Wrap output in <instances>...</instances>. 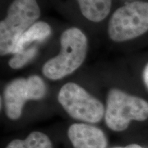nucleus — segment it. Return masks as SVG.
Here are the masks:
<instances>
[{
    "label": "nucleus",
    "instance_id": "7",
    "mask_svg": "<svg viewBox=\"0 0 148 148\" xmlns=\"http://www.w3.org/2000/svg\"><path fill=\"white\" fill-rule=\"evenodd\" d=\"M51 34V27L45 21H37L25 32L16 42L8 65L19 69L28 64L37 53V44L44 41Z\"/></svg>",
    "mask_w": 148,
    "mask_h": 148
},
{
    "label": "nucleus",
    "instance_id": "10",
    "mask_svg": "<svg viewBox=\"0 0 148 148\" xmlns=\"http://www.w3.org/2000/svg\"><path fill=\"white\" fill-rule=\"evenodd\" d=\"M6 148H53L50 139L40 132H32L24 140L12 141Z\"/></svg>",
    "mask_w": 148,
    "mask_h": 148
},
{
    "label": "nucleus",
    "instance_id": "5",
    "mask_svg": "<svg viewBox=\"0 0 148 148\" xmlns=\"http://www.w3.org/2000/svg\"><path fill=\"white\" fill-rule=\"evenodd\" d=\"M58 102L72 118L86 123L101 121L106 114L103 104L79 85H64L58 95Z\"/></svg>",
    "mask_w": 148,
    "mask_h": 148
},
{
    "label": "nucleus",
    "instance_id": "12",
    "mask_svg": "<svg viewBox=\"0 0 148 148\" xmlns=\"http://www.w3.org/2000/svg\"><path fill=\"white\" fill-rule=\"evenodd\" d=\"M114 148H143L141 146H139L138 144H131V145H128V146H126V147H114Z\"/></svg>",
    "mask_w": 148,
    "mask_h": 148
},
{
    "label": "nucleus",
    "instance_id": "4",
    "mask_svg": "<svg viewBox=\"0 0 148 148\" xmlns=\"http://www.w3.org/2000/svg\"><path fill=\"white\" fill-rule=\"evenodd\" d=\"M148 32V2L135 1L118 8L108 25L112 40L123 42Z\"/></svg>",
    "mask_w": 148,
    "mask_h": 148
},
{
    "label": "nucleus",
    "instance_id": "2",
    "mask_svg": "<svg viewBox=\"0 0 148 148\" xmlns=\"http://www.w3.org/2000/svg\"><path fill=\"white\" fill-rule=\"evenodd\" d=\"M40 16L36 0H14L7 16L0 22L1 55L12 53L20 37L32 27Z\"/></svg>",
    "mask_w": 148,
    "mask_h": 148
},
{
    "label": "nucleus",
    "instance_id": "9",
    "mask_svg": "<svg viewBox=\"0 0 148 148\" xmlns=\"http://www.w3.org/2000/svg\"><path fill=\"white\" fill-rule=\"evenodd\" d=\"M81 12L89 21L100 22L109 15L112 0H77Z\"/></svg>",
    "mask_w": 148,
    "mask_h": 148
},
{
    "label": "nucleus",
    "instance_id": "3",
    "mask_svg": "<svg viewBox=\"0 0 148 148\" xmlns=\"http://www.w3.org/2000/svg\"><path fill=\"white\" fill-rule=\"evenodd\" d=\"M105 116L106 124L111 130L123 131L132 120L147 119L148 102L119 89H112L107 97Z\"/></svg>",
    "mask_w": 148,
    "mask_h": 148
},
{
    "label": "nucleus",
    "instance_id": "1",
    "mask_svg": "<svg viewBox=\"0 0 148 148\" xmlns=\"http://www.w3.org/2000/svg\"><path fill=\"white\" fill-rule=\"evenodd\" d=\"M60 44V53L43 66V74L49 79L59 80L73 73L83 64L86 56L87 38L77 27L64 31L61 35Z\"/></svg>",
    "mask_w": 148,
    "mask_h": 148
},
{
    "label": "nucleus",
    "instance_id": "8",
    "mask_svg": "<svg viewBox=\"0 0 148 148\" xmlns=\"http://www.w3.org/2000/svg\"><path fill=\"white\" fill-rule=\"evenodd\" d=\"M73 148H106L107 139L99 127L86 123H74L68 132Z\"/></svg>",
    "mask_w": 148,
    "mask_h": 148
},
{
    "label": "nucleus",
    "instance_id": "6",
    "mask_svg": "<svg viewBox=\"0 0 148 148\" xmlns=\"http://www.w3.org/2000/svg\"><path fill=\"white\" fill-rule=\"evenodd\" d=\"M45 84L42 78L36 75L12 81L6 86L3 92L7 115L12 120L18 119L27 101L40 100L45 95Z\"/></svg>",
    "mask_w": 148,
    "mask_h": 148
},
{
    "label": "nucleus",
    "instance_id": "11",
    "mask_svg": "<svg viewBox=\"0 0 148 148\" xmlns=\"http://www.w3.org/2000/svg\"><path fill=\"white\" fill-rule=\"evenodd\" d=\"M143 82L146 85V86L147 87L148 89V64L146 65L145 69L143 70Z\"/></svg>",
    "mask_w": 148,
    "mask_h": 148
}]
</instances>
